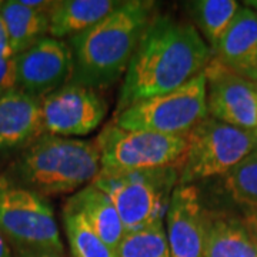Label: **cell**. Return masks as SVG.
Masks as SVG:
<instances>
[{
  "label": "cell",
  "instance_id": "20",
  "mask_svg": "<svg viewBox=\"0 0 257 257\" xmlns=\"http://www.w3.org/2000/svg\"><path fill=\"white\" fill-rule=\"evenodd\" d=\"M63 224L72 257H117V251L96 234L80 213L63 207Z\"/></svg>",
  "mask_w": 257,
  "mask_h": 257
},
{
  "label": "cell",
  "instance_id": "18",
  "mask_svg": "<svg viewBox=\"0 0 257 257\" xmlns=\"http://www.w3.org/2000/svg\"><path fill=\"white\" fill-rule=\"evenodd\" d=\"M0 18L6 26L15 55L28 50L49 33V15L29 8L22 0L3 2Z\"/></svg>",
  "mask_w": 257,
  "mask_h": 257
},
{
  "label": "cell",
  "instance_id": "2",
  "mask_svg": "<svg viewBox=\"0 0 257 257\" xmlns=\"http://www.w3.org/2000/svg\"><path fill=\"white\" fill-rule=\"evenodd\" d=\"M153 9V2H121L97 25L69 39L73 53L72 83L100 90L119 82L155 16Z\"/></svg>",
  "mask_w": 257,
  "mask_h": 257
},
{
  "label": "cell",
  "instance_id": "3",
  "mask_svg": "<svg viewBox=\"0 0 257 257\" xmlns=\"http://www.w3.org/2000/svg\"><path fill=\"white\" fill-rule=\"evenodd\" d=\"M94 142L43 135L20 150L8 175L13 183L43 197L79 192L100 172Z\"/></svg>",
  "mask_w": 257,
  "mask_h": 257
},
{
  "label": "cell",
  "instance_id": "22",
  "mask_svg": "<svg viewBox=\"0 0 257 257\" xmlns=\"http://www.w3.org/2000/svg\"><path fill=\"white\" fill-rule=\"evenodd\" d=\"M230 197L246 207H257V152L253 150L223 176Z\"/></svg>",
  "mask_w": 257,
  "mask_h": 257
},
{
  "label": "cell",
  "instance_id": "27",
  "mask_svg": "<svg viewBox=\"0 0 257 257\" xmlns=\"http://www.w3.org/2000/svg\"><path fill=\"white\" fill-rule=\"evenodd\" d=\"M0 257H13L10 253L9 246H8V241L2 233H0Z\"/></svg>",
  "mask_w": 257,
  "mask_h": 257
},
{
  "label": "cell",
  "instance_id": "8",
  "mask_svg": "<svg viewBox=\"0 0 257 257\" xmlns=\"http://www.w3.org/2000/svg\"><path fill=\"white\" fill-rule=\"evenodd\" d=\"M103 170L132 172L179 166L187 136H167L145 130H124L107 123L93 140Z\"/></svg>",
  "mask_w": 257,
  "mask_h": 257
},
{
  "label": "cell",
  "instance_id": "30",
  "mask_svg": "<svg viewBox=\"0 0 257 257\" xmlns=\"http://www.w3.org/2000/svg\"><path fill=\"white\" fill-rule=\"evenodd\" d=\"M2 5H3V2H0V8H2Z\"/></svg>",
  "mask_w": 257,
  "mask_h": 257
},
{
  "label": "cell",
  "instance_id": "26",
  "mask_svg": "<svg viewBox=\"0 0 257 257\" xmlns=\"http://www.w3.org/2000/svg\"><path fill=\"white\" fill-rule=\"evenodd\" d=\"M16 257H64V254L52 250H36V248H16Z\"/></svg>",
  "mask_w": 257,
  "mask_h": 257
},
{
  "label": "cell",
  "instance_id": "16",
  "mask_svg": "<svg viewBox=\"0 0 257 257\" xmlns=\"http://www.w3.org/2000/svg\"><path fill=\"white\" fill-rule=\"evenodd\" d=\"M120 5L114 0H57L49 13V35L59 40L72 39L97 25Z\"/></svg>",
  "mask_w": 257,
  "mask_h": 257
},
{
  "label": "cell",
  "instance_id": "23",
  "mask_svg": "<svg viewBox=\"0 0 257 257\" xmlns=\"http://www.w3.org/2000/svg\"><path fill=\"white\" fill-rule=\"evenodd\" d=\"M16 89V62L15 57L0 59V96Z\"/></svg>",
  "mask_w": 257,
  "mask_h": 257
},
{
  "label": "cell",
  "instance_id": "21",
  "mask_svg": "<svg viewBox=\"0 0 257 257\" xmlns=\"http://www.w3.org/2000/svg\"><path fill=\"white\" fill-rule=\"evenodd\" d=\"M117 257H170L165 223L126 231L117 247Z\"/></svg>",
  "mask_w": 257,
  "mask_h": 257
},
{
  "label": "cell",
  "instance_id": "6",
  "mask_svg": "<svg viewBox=\"0 0 257 257\" xmlns=\"http://www.w3.org/2000/svg\"><path fill=\"white\" fill-rule=\"evenodd\" d=\"M209 116L204 72L173 92L135 103L114 114L113 123L124 130H145L184 136Z\"/></svg>",
  "mask_w": 257,
  "mask_h": 257
},
{
  "label": "cell",
  "instance_id": "25",
  "mask_svg": "<svg viewBox=\"0 0 257 257\" xmlns=\"http://www.w3.org/2000/svg\"><path fill=\"white\" fill-rule=\"evenodd\" d=\"M15 56L16 55H15L12 45H10L6 26H5L2 18H0V59H10V57H15Z\"/></svg>",
  "mask_w": 257,
  "mask_h": 257
},
{
  "label": "cell",
  "instance_id": "15",
  "mask_svg": "<svg viewBox=\"0 0 257 257\" xmlns=\"http://www.w3.org/2000/svg\"><path fill=\"white\" fill-rule=\"evenodd\" d=\"M64 207L80 213L86 223L92 227L109 247L117 251L126 229L119 213L109 196L92 183L80 189L67 199Z\"/></svg>",
  "mask_w": 257,
  "mask_h": 257
},
{
  "label": "cell",
  "instance_id": "14",
  "mask_svg": "<svg viewBox=\"0 0 257 257\" xmlns=\"http://www.w3.org/2000/svg\"><path fill=\"white\" fill-rule=\"evenodd\" d=\"M214 57L229 69L251 80L257 72V13L241 6L221 37Z\"/></svg>",
  "mask_w": 257,
  "mask_h": 257
},
{
  "label": "cell",
  "instance_id": "9",
  "mask_svg": "<svg viewBox=\"0 0 257 257\" xmlns=\"http://www.w3.org/2000/svg\"><path fill=\"white\" fill-rule=\"evenodd\" d=\"M107 110L99 90L72 82L42 99L45 133L60 138L90 135L100 127Z\"/></svg>",
  "mask_w": 257,
  "mask_h": 257
},
{
  "label": "cell",
  "instance_id": "13",
  "mask_svg": "<svg viewBox=\"0 0 257 257\" xmlns=\"http://www.w3.org/2000/svg\"><path fill=\"white\" fill-rule=\"evenodd\" d=\"M43 135L42 99L18 87L0 96V152L23 150Z\"/></svg>",
  "mask_w": 257,
  "mask_h": 257
},
{
  "label": "cell",
  "instance_id": "7",
  "mask_svg": "<svg viewBox=\"0 0 257 257\" xmlns=\"http://www.w3.org/2000/svg\"><path fill=\"white\" fill-rule=\"evenodd\" d=\"M0 233L16 248L64 254L55 211L46 197L0 176Z\"/></svg>",
  "mask_w": 257,
  "mask_h": 257
},
{
  "label": "cell",
  "instance_id": "1",
  "mask_svg": "<svg viewBox=\"0 0 257 257\" xmlns=\"http://www.w3.org/2000/svg\"><path fill=\"white\" fill-rule=\"evenodd\" d=\"M211 59V49L193 23L155 15L128 63L114 114L182 87Z\"/></svg>",
  "mask_w": 257,
  "mask_h": 257
},
{
  "label": "cell",
  "instance_id": "17",
  "mask_svg": "<svg viewBox=\"0 0 257 257\" xmlns=\"http://www.w3.org/2000/svg\"><path fill=\"white\" fill-rule=\"evenodd\" d=\"M204 257H257V246L239 219L204 210Z\"/></svg>",
  "mask_w": 257,
  "mask_h": 257
},
{
  "label": "cell",
  "instance_id": "29",
  "mask_svg": "<svg viewBox=\"0 0 257 257\" xmlns=\"http://www.w3.org/2000/svg\"><path fill=\"white\" fill-rule=\"evenodd\" d=\"M254 138H256V147H254V150L257 152V130H254Z\"/></svg>",
  "mask_w": 257,
  "mask_h": 257
},
{
  "label": "cell",
  "instance_id": "4",
  "mask_svg": "<svg viewBox=\"0 0 257 257\" xmlns=\"http://www.w3.org/2000/svg\"><path fill=\"white\" fill-rule=\"evenodd\" d=\"M114 204L126 231L165 223L175 187L179 184V166L152 170H103L92 182Z\"/></svg>",
  "mask_w": 257,
  "mask_h": 257
},
{
  "label": "cell",
  "instance_id": "12",
  "mask_svg": "<svg viewBox=\"0 0 257 257\" xmlns=\"http://www.w3.org/2000/svg\"><path fill=\"white\" fill-rule=\"evenodd\" d=\"M165 229L170 257H204V209L194 184L175 187L166 213Z\"/></svg>",
  "mask_w": 257,
  "mask_h": 257
},
{
  "label": "cell",
  "instance_id": "24",
  "mask_svg": "<svg viewBox=\"0 0 257 257\" xmlns=\"http://www.w3.org/2000/svg\"><path fill=\"white\" fill-rule=\"evenodd\" d=\"M241 223L257 246V207H246L241 216Z\"/></svg>",
  "mask_w": 257,
  "mask_h": 257
},
{
  "label": "cell",
  "instance_id": "11",
  "mask_svg": "<svg viewBox=\"0 0 257 257\" xmlns=\"http://www.w3.org/2000/svg\"><path fill=\"white\" fill-rule=\"evenodd\" d=\"M16 87L37 99L72 82L73 53L67 42L46 36L15 56Z\"/></svg>",
  "mask_w": 257,
  "mask_h": 257
},
{
  "label": "cell",
  "instance_id": "10",
  "mask_svg": "<svg viewBox=\"0 0 257 257\" xmlns=\"http://www.w3.org/2000/svg\"><path fill=\"white\" fill-rule=\"evenodd\" d=\"M207 110L213 119L244 130H257V89L214 56L204 69Z\"/></svg>",
  "mask_w": 257,
  "mask_h": 257
},
{
  "label": "cell",
  "instance_id": "5",
  "mask_svg": "<svg viewBox=\"0 0 257 257\" xmlns=\"http://www.w3.org/2000/svg\"><path fill=\"white\" fill-rule=\"evenodd\" d=\"M186 136L187 149L179 163V184L227 175L256 147L254 130L234 127L210 116Z\"/></svg>",
  "mask_w": 257,
  "mask_h": 257
},
{
  "label": "cell",
  "instance_id": "19",
  "mask_svg": "<svg viewBox=\"0 0 257 257\" xmlns=\"http://www.w3.org/2000/svg\"><path fill=\"white\" fill-rule=\"evenodd\" d=\"M184 5L194 22V28L199 30L214 55L221 37L241 6L234 0H197Z\"/></svg>",
  "mask_w": 257,
  "mask_h": 257
},
{
  "label": "cell",
  "instance_id": "28",
  "mask_svg": "<svg viewBox=\"0 0 257 257\" xmlns=\"http://www.w3.org/2000/svg\"><path fill=\"white\" fill-rule=\"evenodd\" d=\"M251 82H253V84L256 86V89H257V72H256V74H254V76L251 77Z\"/></svg>",
  "mask_w": 257,
  "mask_h": 257
}]
</instances>
